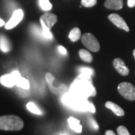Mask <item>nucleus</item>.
<instances>
[{
  "instance_id": "obj_1",
  "label": "nucleus",
  "mask_w": 135,
  "mask_h": 135,
  "mask_svg": "<svg viewBox=\"0 0 135 135\" xmlns=\"http://www.w3.org/2000/svg\"><path fill=\"white\" fill-rule=\"evenodd\" d=\"M70 92L83 98L95 96L96 95V91L92 85L91 76L81 74L71 84Z\"/></svg>"
},
{
  "instance_id": "obj_2",
  "label": "nucleus",
  "mask_w": 135,
  "mask_h": 135,
  "mask_svg": "<svg viewBox=\"0 0 135 135\" xmlns=\"http://www.w3.org/2000/svg\"><path fill=\"white\" fill-rule=\"evenodd\" d=\"M62 103L71 109L80 111H90L94 113L95 111L93 104L89 102L86 98L78 97L69 92L65 94L62 98Z\"/></svg>"
},
{
  "instance_id": "obj_3",
  "label": "nucleus",
  "mask_w": 135,
  "mask_h": 135,
  "mask_svg": "<svg viewBox=\"0 0 135 135\" xmlns=\"http://www.w3.org/2000/svg\"><path fill=\"white\" fill-rule=\"evenodd\" d=\"M24 126L23 121L19 116L6 115L0 116V129L4 131H20Z\"/></svg>"
},
{
  "instance_id": "obj_4",
  "label": "nucleus",
  "mask_w": 135,
  "mask_h": 135,
  "mask_svg": "<svg viewBox=\"0 0 135 135\" xmlns=\"http://www.w3.org/2000/svg\"><path fill=\"white\" fill-rule=\"evenodd\" d=\"M40 20L42 26L44 38L53 39V35L50 32V29L57 22V16L50 12H46L41 17Z\"/></svg>"
},
{
  "instance_id": "obj_5",
  "label": "nucleus",
  "mask_w": 135,
  "mask_h": 135,
  "mask_svg": "<svg viewBox=\"0 0 135 135\" xmlns=\"http://www.w3.org/2000/svg\"><path fill=\"white\" fill-rule=\"evenodd\" d=\"M118 92L128 101L135 100V87L130 83L122 82L119 83L118 86Z\"/></svg>"
},
{
  "instance_id": "obj_6",
  "label": "nucleus",
  "mask_w": 135,
  "mask_h": 135,
  "mask_svg": "<svg viewBox=\"0 0 135 135\" xmlns=\"http://www.w3.org/2000/svg\"><path fill=\"white\" fill-rule=\"evenodd\" d=\"M83 45L92 52L96 53L100 50V44L97 38L91 33H85L81 38Z\"/></svg>"
},
{
  "instance_id": "obj_7",
  "label": "nucleus",
  "mask_w": 135,
  "mask_h": 135,
  "mask_svg": "<svg viewBox=\"0 0 135 135\" xmlns=\"http://www.w3.org/2000/svg\"><path fill=\"white\" fill-rule=\"evenodd\" d=\"M21 77L17 71H15L11 74L2 75L0 77V83L8 88H11L17 84V82L20 77Z\"/></svg>"
},
{
  "instance_id": "obj_8",
  "label": "nucleus",
  "mask_w": 135,
  "mask_h": 135,
  "mask_svg": "<svg viewBox=\"0 0 135 135\" xmlns=\"http://www.w3.org/2000/svg\"><path fill=\"white\" fill-rule=\"evenodd\" d=\"M23 17V11L21 9L16 10L13 13L8 22H7L5 25V28L7 29H13L22 20Z\"/></svg>"
},
{
  "instance_id": "obj_9",
  "label": "nucleus",
  "mask_w": 135,
  "mask_h": 135,
  "mask_svg": "<svg viewBox=\"0 0 135 135\" xmlns=\"http://www.w3.org/2000/svg\"><path fill=\"white\" fill-rule=\"evenodd\" d=\"M108 19L118 28L125 30L126 32H129L130 29H129L128 26L126 23L125 20L123 19L120 15H117V14H111L108 16Z\"/></svg>"
},
{
  "instance_id": "obj_10",
  "label": "nucleus",
  "mask_w": 135,
  "mask_h": 135,
  "mask_svg": "<svg viewBox=\"0 0 135 135\" xmlns=\"http://www.w3.org/2000/svg\"><path fill=\"white\" fill-rule=\"evenodd\" d=\"M113 67L117 71V72H119L121 75L122 76H127L129 74V69L127 67L126 63L124 62V61L119 58H116L113 60Z\"/></svg>"
},
{
  "instance_id": "obj_11",
  "label": "nucleus",
  "mask_w": 135,
  "mask_h": 135,
  "mask_svg": "<svg viewBox=\"0 0 135 135\" xmlns=\"http://www.w3.org/2000/svg\"><path fill=\"white\" fill-rule=\"evenodd\" d=\"M105 107H106L107 108L111 110L116 114V116H123L125 115L124 110L121 107H119L118 104H115L113 101H107L106 104H105Z\"/></svg>"
},
{
  "instance_id": "obj_12",
  "label": "nucleus",
  "mask_w": 135,
  "mask_h": 135,
  "mask_svg": "<svg viewBox=\"0 0 135 135\" xmlns=\"http://www.w3.org/2000/svg\"><path fill=\"white\" fill-rule=\"evenodd\" d=\"M104 6L107 9L120 10L123 7V0H106Z\"/></svg>"
},
{
  "instance_id": "obj_13",
  "label": "nucleus",
  "mask_w": 135,
  "mask_h": 135,
  "mask_svg": "<svg viewBox=\"0 0 135 135\" xmlns=\"http://www.w3.org/2000/svg\"><path fill=\"white\" fill-rule=\"evenodd\" d=\"M68 123L71 128L77 133H81L82 126L80 124V121L74 117H69L68 119Z\"/></svg>"
},
{
  "instance_id": "obj_14",
  "label": "nucleus",
  "mask_w": 135,
  "mask_h": 135,
  "mask_svg": "<svg viewBox=\"0 0 135 135\" xmlns=\"http://www.w3.org/2000/svg\"><path fill=\"white\" fill-rule=\"evenodd\" d=\"M0 50L4 53H8L11 50V44L4 35H0Z\"/></svg>"
},
{
  "instance_id": "obj_15",
  "label": "nucleus",
  "mask_w": 135,
  "mask_h": 135,
  "mask_svg": "<svg viewBox=\"0 0 135 135\" xmlns=\"http://www.w3.org/2000/svg\"><path fill=\"white\" fill-rule=\"evenodd\" d=\"M68 37L70 40L73 42H76L77 41H79V39L81 38V32L80 29L77 27H75L71 30L70 33L68 35Z\"/></svg>"
},
{
  "instance_id": "obj_16",
  "label": "nucleus",
  "mask_w": 135,
  "mask_h": 135,
  "mask_svg": "<svg viewBox=\"0 0 135 135\" xmlns=\"http://www.w3.org/2000/svg\"><path fill=\"white\" fill-rule=\"evenodd\" d=\"M79 56L81 58V59L83 60L84 62H86L90 63L92 62L93 57H92V54L89 53L88 50H84V49L80 50Z\"/></svg>"
},
{
  "instance_id": "obj_17",
  "label": "nucleus",
  "mask_w": 135,
  "mask_h": 135,
  "mask_svg": "<svg viewBox=\"0 0 135 135\" xmlns=\"http://www.w3.org/2000/svg\"><path fill=\"white\" fill-rule=\"evenodd\" d=\"M26 108L31 113H32L34 114H36V115H42V113H43V112L39 109L38 107L33 102H29L26 104Z\"/></svg>"
},
{
  "instance_id": "obj_18",
  "label": "nucleus",
  "mask_w": 135,
  "mask_h": 135,
  "mask_svg": "<svg viewBox=\"0 0 135 135\" xmlns=\"http://www.w3.org/2000/svg\"><path fill=\"white\" fill-rule=\"evenodd\" d=\"M16 85L20 88H23V89H29V88H30L29 80L22 77H20L18 79Z\"/></svg>"
},
{
  "instance_id": "obj_19",
  "label": "nucleus",
  "mask_w": 135,
  "mask_h": 135,
  "mask_svg": "<svg viewBox=\"0 0 135 135\" xmlns=\"http://www.w3.org/2000/svg\"><path fill=\"white\" fill-rule=\"evenodd\" d=\"M38 2L41 8L44 10V11H50V10L52 9L53 5L50 2L49 0H38Z\"/></svg>"
},
{
  "instance_id": "obj_20",
  "label": "nucleus",
  "mask_w": 135,
  "mask_h": 135,
  "mask_svg": "<svg viewBox=\"0 0 135 135\" xmlns=\"http://www.w3.org/2000/svg\"><path fill=\"white\" fill-rule=\"evenodd\" d=\"M98 0H81V5L86 8H91L97 4Z\"/></svg>"
},
{
  "instance_id": "obj_21",
  "label": "nucleus",
  "mask_w": 135,
  "mask_h": 135,
  "mask_svg": "<svg viewBox=\"0 0 135 135\" xmlns=\"http://www.w3.org/2000/svg\"><path fill=\"white\" fill-rule=\"evenodd\" d=\"M79 71H80V72L83 74H85V75H88V76H91L92 77V75L93 74V72H94V71L92 70V68H80V69H79Z\"/></svg>"
},
{
  "instance_id": "obj_22",
  "label": "nucleus",
  "mask_w": 135,
  "mask_h": 135,
  "mask_svg": "<svg viewBox=\"0 0 135 135\" xmlns=\"http://www.w3.org/2000/svg\"><path fill=\"white\" fill-rule=\"evenodd\" d=\"M116 131H117V134L119 135H130V132L123 126H119Z\"/></svg>"
},
{
  "instance_id": "obj_23",
  "label": "nucleus",
  "mask_w": 135,
  "mask_h": 135,
  "mask_svg": "<svg viewBox=\"0 0 135 135\" xmlns=\"http://www.w3.org/2000/svg\"><path fill=\"white\" fill-rule=\"evenodd\" d=\"M89 122H90V125H91V126H92L95 130H98V123H97L93 119H90Z\"/></svg>"
},
{
  "instance_id": "obj_24",
  "label": "nucleus",
  "mask_w": 135,
  "mask_h": 135,
  "mask_svg": "<svg viewBox=\"0 0 135 135\" xmlns=\"http://www.w3.org/2000/svg\"><path fill=\"white\" fill-rule=\"evenodd\" d=\"M58 50L59 51V53H61V54H62V55H65V54L67 53L66 49L64 47H62V46H59Z\"/></svg>"
},
{
  "instance_id": "obj_25",
  "label": "nucleus",
  "mask_w": 135,
  "mask_h": 135,
  "mask_svg": "<svg viewBox=\"0 0 135 135\" xmlns=\"http://www.w3.org/2000/svg\"><path fill=\"white\" fill-rule=\"evenodd\" d=\"M128 6L130 8L135 7V0H128Z\"/></svg>"
},
{
  "instance_id": "obj_26",
  "label": "nucleus",
  "mask_w": 135,
  "mask_h": 135,
  "mask_svg": "<svg viewBox=\"0 0 135 135\" xmlns=\"http://www.w3.org/2000/svg\"><path fill=\"white\" fill-rule=\"evenodd\" d=\"M105 135H115V132L112 130H107L105 132Z\"/></svg>"
},
{
  "instance_id": "obj_27",
  "label": "nucleus",
  "mask_w": 135,
  "mask_h": 135,
  "mask_svg": "<svg viewBox=\"0 0 135 135\" xmlns=\"http://www.w3.org/2000/svg\"><path fill=\"white\" fill-rule=\"evenodd\" d=\"M4 25H5V21H4V20H2L0 18V27H1V26H4Z\"/></svg>"
},
{
  "instance_id": "obj_28",
  "label": "nucleus",
  "mask_w": 135,
  "mask_h": 135,
  "mask_svg": "<svg viewBox=\"0 0 135 135\" xmlns=\"http://www.w3.org/2000/svg\"><path fill=\"white\" fill-rule=\"evenodd\" d=\"M133 55H134V56L135 58V49L134 50V51H133Z\"/></svg>"
}]
</instances>
